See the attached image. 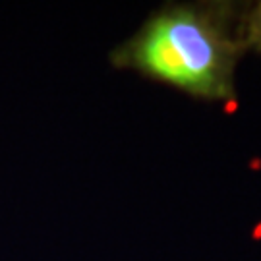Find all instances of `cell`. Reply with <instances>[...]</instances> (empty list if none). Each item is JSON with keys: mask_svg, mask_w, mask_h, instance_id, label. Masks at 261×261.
Returning a JSON list of instances; mask_svg holds the SVG:
<instances>
[{"mask_svg": "<svg viewBox=\"0 0 261 261\" xmlns=\"http://www.w3.org/2000/svg\"><path fill=\"white\" fill-rule=\"evenodd\" d=\"M234 19L230 2L167 4L112 50L111 62L196 99L234 101V70L248 50Z\"/></svg>", "mask_w": 261, "mask_h": 261, "instance_id": "6da1fadb", "label": "cell"}, {"mask_svg": "<svg viewBox=\"0 0 261 261\" xmlns=\"http://www.w3.org/2000/svg\"><path fill=\"white\" fill-rule=\"evenodd\" d=\"M240 35L246 48L261 53V2L255 8L244 12L240 19Z\"/></svg>", "mask_w": 261, "mask_h": 261, "instance_id": "7a4b0ae2", "label": "cell"}]
</instances>
